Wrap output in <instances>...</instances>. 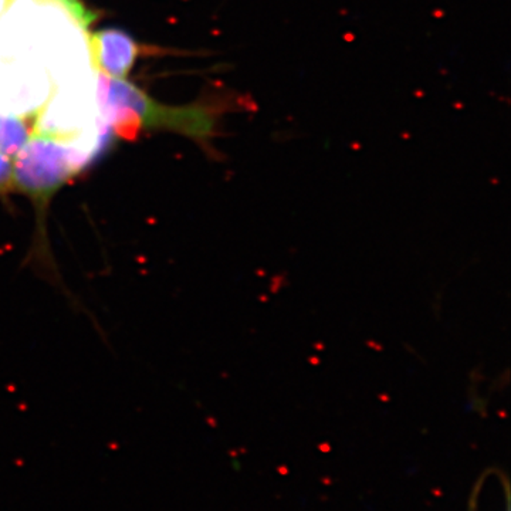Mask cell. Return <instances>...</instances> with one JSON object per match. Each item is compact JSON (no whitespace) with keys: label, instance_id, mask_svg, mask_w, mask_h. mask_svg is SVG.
Instances as JSON below:
<instances>
[{"label":"cell","instance_id":"obj_1","mask_svg":"<svg viewBox=\"0 0 511 511\" xmlns=\"http://www.w3.org/2000/svg\"><path fill=\"white\" fill-rule=\"evenodd\" d=\"M96 97L100 118L115 135L135 138L147 128L168 129L194 139L206 151H213L212 141L220 135L225 115L259 110L249 92L229 88H216L188 105L169 107L151 100L124 79L103 73L96 76Z\"/></svg>","mask_w":511,"mask_h":511},{"label":"cell","instance_id":"obj_2","mask_svg":"<svg viewBox=\"0 0 511 511\" xmlns=\"http://www.w3.org/2000/svg\"><path fill=\"white\" fill-rule=\"evenodd\" d=\"M54 84L45 70L32 61L0 59V112L33 115L49 100Z\"/></svg>","mask_w":511,"mask_h":511},{"label":"cell","instance_id":"obj_3","mask_svg":"<svg viewBox=\"0 0 511 511\" xmlns=\"http://www.w3.org/2000/svg\"><path fill=\"white\" fill-rule=\"evenodd\" d=\"M92 67L100 73L124 79L136 60L138 48L134 39L118 29H104L88 39Z\"/></svg>","mask_w":511,"mask_h":511},{"label":"cell","instance_id":"obj_4","mask_svg":"<svg viewBox=\"0 0 511 511\" xmlns=\"http://www.w3.org/2000/svg\"><path fill=\"white\" fill-rule=\"evenodd\" d=\"M13 172V158L0 154V194L9 192Z\"/></svg>","mask_w":511,"mask_h":511},{"label":"cell","instance_id":"obj_5","mask_svg":"<svg viewBox=\"0 0 511 511\" xmlns=\"http://www.w3.org/2000/svg\"><path fill=\"white\" fill-rule=\"evenodd\" d=\"M14 2V0H0V17H2L6 10L10 8V5Z\"/></svg>","mask_w":511,"mask_h":511}]
</instances>
